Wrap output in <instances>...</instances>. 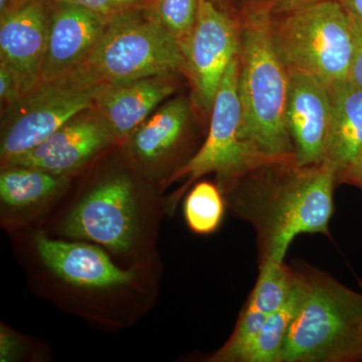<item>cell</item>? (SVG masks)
Listing matches in <instances>:
<instances>
[{"instance_id": "obj_32", "label": "cell", "mask_w": 362, "mask_h": 362, "mask_svg": "<svg viewBox=\"0 0 362 362\" xmlns=\"http://www.w3.org/2000/svg\"><path fill=\"white\" fill-rule=\"evenodd\" d=\"M357 160H362V152H361V156H359L358 158H357Z\"/></svg>"}, {"instance_id": "obj_8", "label": "cell", "mask_w": 362, "mask_h": 362, "mask_svg": "<svg viewBox=\"0 0 362 362\" xmlns=\"http://www.w3.org/2000/svg\"><path fill=\"white\" fill-rule=\"evenodd\" d=\"M138 202L129 176L115 175L90 188L59 223V232L117 252L129 251L138 233Z\"/></svg>"}, {"instance_id": "obj_22", "label": "cell", "mask_w": 362, "mask_h": 362, "mask_svg": "<svg viewBox=\"0 0 362 362\" xmlns=\"http://www.w3.org/2000/svg\"><path fill=\"white\" fill-rule=\"evenodd\" d=\"M199 0H154L148 13L180 42H187L197 23Z\"/></svg>"}, {"instance_id": "obj_12", "label": "cell", "mask_w": 362, "mask_h": 362, "mask_svg": "<svg viewBox=\"0 0 362 362\" xmlns=\"http://www.w3.org/2000/svg\"><path fill=\"white\" fill-rule=\"evenodd\" d=\"M289 70L287 125L297 168L325 160L332 101L329 90L313 76Z\"/></svg>"}, {"instance_id": "obj_7", "label": "cell", "mask_w": 362, "mask_h": 362, "mask_svg": "<svg viewBox=\"0 0 362 362\" xmlns=\"http://www.w3.org/2000/svg\"><path fill=\"white\" fill-rule=\"evenodd\" d=\"M240 54L226 69L211 110L209 135L202 148L171 177V180L188 176L194 181L209 173L225 177L240 176L270 162L243 138L242 108L238 82Z\"/></svg>"}, {"instance_id": "obj_4", "label": "cell", "mask_w": 362, "mask_h": 362, "mask_svg": "<svg viewBox=\"0 0 362 362\" xmlns=\"http://www.w3.org/2000/svg\"><path fill=\"white\" fill-rule=\"evenodd\" d=\"M273 18L276 49L288 69L304 71L329 92L349 82L354 26L337 0H320Z\"/></svg>"}, {"instance_id": "obj_18", "label": "cell", "mask_w": 362, "mask_h": 362, "mask_svg": "<svg viewBox=\"0 0 362 362\" xmlns=\"http://www.w3.org/2000/svg\"><path fill=\"white\" fill-rule=\"evenodd\" d=\"M68 176L42 169L6 165L0 175V199L4 211H32L47 206L68 185Z\"/></svg>"}, {"instance_id": "obj_6", "label": "cell", "mask_w": 362, "mask_h": 362, "mask_svg": "<svg viewBox=\"0 0 362 362\" xmlns=\"http://www.w3.org/2000/svg\"><path fill=\"white\" fill-rule=\"evenodd\" d=\"M102 87L70 74L42 82L25 95L2 113V164L35 148L78 114L94 108Z\"/></svg>"}, {"instance_id": "obj_20", "label": "cell", "mask_w": 362, "mask_h": 362, "mask_svg": "<svg viewBox=\"0 0 362 362\" xmlns=\"http://www.w3.org/2000/svg\"><path fill=\"white\" fill-rule=\"evenodd\" d=\"M296 280V274L289 270L284 262L263 259L258 281L246 307L270 316L289 299Z\"/></svg>"}, {"instance_id": "obj_1", "label": "cell", "mask_w": 362, "mask_h": 362, "mask_svg": "<svg viewBox=\"0 0 362 362\" xmlns=\"http://www.w3.org/2000/svg\"><path fill=\"white\" fill-rule=\"evenodd\" d=\"M273 13L252 4L240 25L242 136L271 164L294 158L287 125L289 70L276 49Z\"/></svg>"}, {"instance_id": "obj_9", "label": "cell", "mask_w": 362, "mask_h": 362, "mask_svg": "<svg viewBox=\"0 0 362 362\" xmlns=\"http://www.w3.org/2000/svg\"><path fill=\"white\" fill-rule=\"evenodd\" d=\"M240 49V25L213 0H199L197 23L182 52L195 102L206 113L213 110L221 80Z\"/></svg>"}, {"instance_id": "obj_29", "label": "cell", "mask_w": 362, "mask_h": 362, "mask_svg": "<svg viewBox=\"0 0 362 362\" xmlns=\"http://www.w3.org/2000/svg\"><path fill=\"white\" fill-rule=\"evenodd\" d=\"M352 20L362 23V0H337Z\"/></svg>"}, {"instance_id": "obj_25", "label": "cell", "mask_w": 362, "mask_h": 362, "mask_svg": "<svg viewBox=\"0 0 362 362\" xmlns=\"http://www.w3.org/2000/svg\"><path fill=\"white\" fill-rule=\"evenodd\" d=\"M44 1L65 2V4H78L112 18L122 13L131 7L125 6L120 0H44Z\"/></svg>"}, {"instance_id": "obj_28", "label": "cell", "mask_w": 362, "mask_h": 362, "mask_svg": "<svg viewBox=\"0 0 362 362\" xmlns=\"http://www.w3.org/2000/svg\"><path fill=\"white\" fill-rule=\"evenodd\" d=\"M342 178L354 183L362 189V160H357L352 164L341 175Z\"/></svg>"}, {"instance_id": "obj_27", "label": "cell", "mask_w": 362, "mask_h": 362, "mask_svg": "<svg viewBox=\"0 0 362 362\" xmlns=\"http://www.w3.org/2000/svg\"><path fill=\"white\" fill-rule=\"evenodd\" d=\"M317 1L320 0H254V4L267 7L273 14H282L296 11Z\"/></svg>"}, {"instance_id": "obj_16", "label": "cell", "mask_w": 362, "mask_h": 362, "mask_svg": "<svg viewBox=\"0 0 362 362\" xmlns=\"http://www.w3.org/2000/svg\"><path fill=\"white\" fill-rule=\"evenodd\" d=\"M330 94L332 111L324 161L340 176L362 152V88L347 82Z\"/></svg>"}, {"instance_id": "obj_3", "label": "cell", "mask_w": 362, "mask_h": 362, "mask_svg": "<svg viewBox=\"0 0 362 362\" xmlns=\"http://www.w3.org/2000/svg\"><path fill=\"white\" fill-rule=\"evenodd\" d=\"M145 7L112 16L94 51L73 73L96 85H118L185 70L180 42Z\"/></svg>"}, {"instance_id": "obj_15", "label": "cell", "mask_w": 362, "mask_h": 362, "mask_svg": "<svg viewBox=\"0 0 362 362\" xmlns=\"http://www.w3.org/2000/svg\"><path fill=\"white\" fill-rule=\"evenodd\" d=\"M173 76H156L118 85H103L94 108L116 140L130 137L156 107L175 92Z\"/></svg>"}, {"instance_id": "obj_19", "label": "cell", "mask_w": 362, "mask_h": 362, "mask_svg": "<svg viewBox=\"0 0 362 362\" xmlns=\"http://www.w3.org/2000/svg\"><path fill=\"white\" fill-rule=\"evenodd\" d=\"M304 295V276L297 275L289 299L268 317L254 341L243 354L240 362H280L286 338L303 302Z\"/></svg>"}, {"instance_id": "obj_33", "label": "cell", "mask_w": 362, "mask_h": 362, "mask_svg": "<svg viewBox=\"0 0 362 362\" xmlns=\"http://www.w3.org/2000/svg\"><path fill=\"white\" fill-rule=\"evenodd\" d=\"M152 1H154V0H152Z\"/></svg>"}, {"instance_id": "obj_14", "label": "cell", "mask_w": 362, "mask_h": 362, "mask_svg": "<svg viewBox=\"0 0 362 362\" xmlns=\"http://www.w3.org/2000/svg\"><path fill=\"white\" fill-rule=\"evenodd\" d=\"M35 246L40 261L61 280L84 289L123 287L135 280L134 269L123 270L99 247L66 242L37 233Z\"/></svg>"}, {"instance_id": "obj_13", "label": "cell", "mask_w": 362, "mask_h": 362, "mask_svg": "<svg viewBox=\"0 0 362 362\" xmlns=\"http://www.w3.org/2000/svg\"><path fill=\"white\" fill-rule=\"evenodd\" d=\"M111 18L78 4L54 2L42 82L73 73L94 51Z\"/></svg>"}, {"instance_id": "obj_21", "label": "cell", "mask_w": 362, "mask_h": 362, "mask_svg": "<svg viewBox=\"0 0 362 362\" xmlns=\"http://www.w3.org/2000/svg\"><path fill=\"white\" fill-rule=\"evenodd\" d=\"M183 216L192 232L199 235L216 232L225 216L220 189L207 181L195 185L183 202Z\"/></svg>"}, {"instance_id": "obj_10", "label": "cell", "mask_w": 362, "mask_h": 362, "mask_svg": "<svg viewBox=\"0 0 362 362\" xmlns=\"http://www.w3.org/2000/svg\"><path fill=\"white\" fill-rule=\"evenodd\" d=\"M44 0H13L0 18V63L13 73L23 97L42 83L51 13Z\"/></svg>"}, {"instance_id": "obj_31", "label": "cell", "mask_w": 362, "mask_h": 362, "mask_svg": "<svg viewBox=\"0 0 362 362\" xmlns=\"http://www.w3.org/2000/svg\"><path fill=\"white\" fill-rule=\"evenodd\" d=\"M13 2V0H0V13H6Z\"/></svg>"}, {"instance_id": "obj_24", "label": "cell", "mask_w": 362, "mask_h": 362, "mask_svg": "<svg viewBox=\"0 0 362 362\" xmlns=\"http://www.w3.org/2000/svg\"><path fill=\"white\" fill-rule=\"evenodd\" d=\"M25 351L21 337L6 326L0 327V361L11 362L20 359Z\"/></svg>"}, {"instance_id": "obj_5", "label": "cell", "mask_w": 362, "mask_h": 362, "mask_svg": "<svg viewBox=\"0 0 362 362\" xmlns=\"http://www.w3.org/2000/svg\"><path fill=\"white\" fill-rule=\"evenodd\" d=\"M337 180V169L327 161L299 168L265 201L252 204L256 209L250 216L261 230L263 259L284 262L290 245L301 233L328 235Z\"/></svg>"}, {"instance_id": "obj_2", "label": "cell", "mask_w": 362, "mask_h": 362, "mask_svg": "<svg viewBox=\"0 0 362 362\" xmlns=\"http://www.w3.org/2000/svg\"><path fill=\"white\" fill-rule=\"evenodd\" d=\"M305 295L280 362L362 361V294L334 279L304 276Z\"/></svg>"}, {"instance_id": "obj_17", "label": "cell", "mask_w": 362, "mask_h": 362, "mask_svg": "<svg viewBox=\"0 0 362 362\" xmlns=\"http://www.w3.org/2000/svg\"><path fill=\"white\" fill-rule=\"evenodd\" d=\"M189 116L187 100L168 101L130 136V150L141 163L154 164L168 156L185 133Z\"/></svg>"}, {"instance_id": "obj_11", "label": "cell", "mask_w": 362, "mask_h": 362, "mask_svg": "<svg viewBox=\"0 0 362 362\" xmlns=\"http://www.w3.org/2000/svg\"><path fill=\"white\" fill-rule=\"evenodd\" d=\"M116 141L113 133L96 109H88L71 119L44 142L14 157L4 165L42 169L69 176L82 168Z\"/></svg>"}, {"instance_id": "obj_23", "label": "cell", "mask_w": 362, "mask_h": 362, "mask_svg": "<svg viewBox=\"0 0 362 362\" xmlns=\"http://www.w3.org/2000/svg\"><path fill=\"white\" fill-rule=\"evenodd\" d=\"M21 98L23 95L13 73L4 64L0 63V99L2 110L4 109L6 112L7 109L18 103Z\"/></svg>"}, {"instance_id": "obj_26", "label": "cell", "mask_w": 362, "mask_h": 362, "mask_svg": "<svg viewBox=\"0 0 362 362\" xmlns=\"http://www.w3.org/2000/svg\"><path fill=\"white\" fill-rule=\"evenodd\" d=\"M351 21L354 26V52L350 68L349 82L362 88V23L352 18Z\"/></svg>"}, {"instance_id": "obj_30", "label": "cell", "mask_w": 362, "mask_h": 362, "mask_svg": "<svg viewBox=\"0 0 362 362\" xmlns=\"http://www.w3.org/2000/svg\"><path fill=\"white\" fill-rule=\"evenodd\" d=\"M120 1L129 7H146L149 0H120Z\"/></svg>"}]
</instances>
